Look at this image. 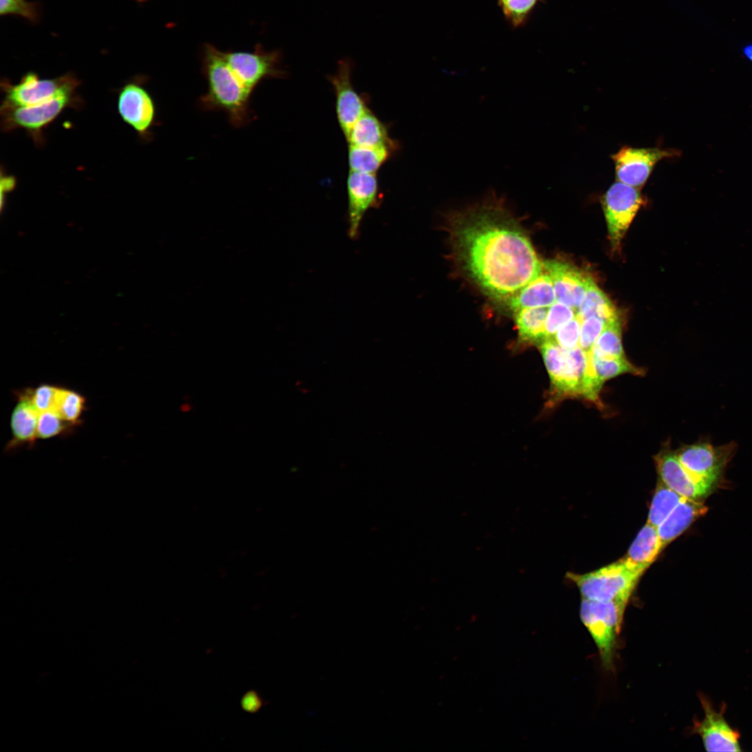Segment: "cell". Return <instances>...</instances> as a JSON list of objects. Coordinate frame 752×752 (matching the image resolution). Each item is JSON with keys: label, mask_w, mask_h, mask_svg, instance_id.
Here are the masks:
<instances>
[{"label": "cell", "mask_w": 752, "mask_h": 752, "mask_svg": "<svg viewBox=\"0 0 752 752\" xmlns=\"http://www.w3.org/2000/svg\"><path fill=\"white\" fill-rule=\"evenodd\" d=\"M448 223L456 261L486 295L509 299L542 272L528 235L494 193L452 212Z\"/></svg>", "instance_id": "6da1fadb"}, {"label": "cell", "mask_w": 752, "mask_h": 752, "mask_svg": "<svg viewBox=\"0 0 752 752\" xmlns=\"http://www.w3.org/2000/svg\"><path fill=\"white\" fill-rule=\"evenodd\" d=\"M203 72L207 91L198 100V105L206 111H222L236 128L243 127L255 119L251 108L253 95L235 75L222 52L212 47L204 59Z\"/></svg>", "instance_id": "7a4b0ae2"}, {"label": "cell", "mask_w": 752, "mask_h": 752, "mask_svg": "<svg viewBox=\"0 0 752 752\" xmlns=\"http://www.w3.org/2000/svg\"><path fill=\"white\" fill-rule=\"evenodd\" d=\"M626 605L625 602L581 600V620L590 634L606 669L613 668L617 637Z\"/></svg>", "instance_id": "3957f363"}, {"label": "cell", "mask_w": 752, "mask_h": 752, "mask_svg": "<svg viewBox=\"0 0 752 752\" xmlns=\"http://www.w3.org/2000/svg\"><path fill=\"white\" fill-rule=\"evenodd\" d=\"M83 100L78 94L58 97L47 102L28 107H13L1 104V128L4 132L24 130L37 145L44 143L42 130L66 109L79 108Z\"/></svg>", "instance_id": "277c9868"}, {"label": "cell", "mask_w": 752, "mask_h": 752, "mask_svg": "<svg viewBox=\"0 0 752 752\" xmlns=\"http://www.w3.org/2000/svg\"><path fill=\"white\" fill-rule=\"evenodd\" d=\"M567 577L577 586L583 598L627 603L641 575L620 560L589 573H568Z\"/></svg>", "instance_id": "5b68a950"}, {"label": "cell", "mask_w": 752, "mask_h": 752, "mask_svg": "<svg viewBox=\"0 0 752 752\" xmlns=\"http://www.w3.org/2000/svg\"><path fill=\"white\" fill-rule=\"evenodd\" d=\"M79 85V80L70 74L40 79L36 73L29 72L17 84L6 80L1 82L4 95L2 104L13 107L36 105L58 97L76 95Z\"/></svg>", "instance_id": "8992f818"}, {"label": "cell", "mask_w": 752, "mask_h": 752, "mask_svg": "<svg viewBox=\"0 0 752 752\" xmlns=\"http://www.w3.org/2000/svg\"><path fill=\"white\" fill-rule=\"evenodd\" d=\"M681 152L660 147L622 146L611 155L616 180L637 189L643 187L660 161L679 157Z\"/></svg>", "instance_id": "52a82bcc"}, {"label": "cell", "mask_w": 752, "mask_h": 752, "mask_svg": "<svg viewBox=\"0 0 752 752\" xmlns=\"http://www.w3.org/2000/svg\"><path fill=\"white\" fill-rule=\"evenodd\" d=\"M645 202L639 189L617 180L604 193L602 198V205L613 246L619 245Z\"/></svg>", "instance_id": "ba28073f"}, {"label": "cell", "mask_w": 752, "mask_h": 752, "mask_svg": "<svg viewBox=\"0 0 752 752\" xmlns=\"http://www.w3.org/2000/svg\"><path fill=\"white\" fill-rule=\"evenodd\" d=\"M118 111L122 120L137 133L141 139L149 141L156 125L157 107L149 91L141 81L125 84L118 92Z\"/></svg>", "instance_id": "9c48e42d"}, {"label": "cell", "mask_w": 752, "mask_h": 752, "mask_svg": "<svg viewBox=\"0 0 752 752\" xmlns=\"http://www.w3.org/2000/svg\"><path fill=\"white\" fill-rule=\"evenodd\" d=\"M735 445L714 446L707 442L687 446L676 454L682 466L696 478L715 487L734 452Z\"/></svg>", "instance_id": "30bf717a"}, {"label": "cell", "mask_w": 752, "mask_h": 752, "mask_svg": "<svg viewBox=\"0 0 752 752\" xmlns=\"http://www.w3.org/2000/svg\"><path fill=\"white\" fill-rule=\"evenodd\" d=\"M704 710V718L695 720L692 731L698 735L707 751H740L739 733L726 721L724 714L726 705L720 710L712 706L711 701L703 694L699 695Z\"/></svg>", "instance_id": "8fae6325"}, {"label": "cell", "mask_w": 752, "mask_h": 752, "mask_svg": "<svg viewBox=\"0 0 752 752\" xmlns=\"http://www.w3.org/2000/svg\"><path fill=\"white\" fill-rule=\"evenodd\" d=\"M222 55L240 81L252 93L263 80L281 77L285 74L279 68L277 52H229Z\"/></svg>", "instance_id": "7c38bea8"}, {"label": "cell", "mask_w": 752, "mask_h": 752, "mask_svg": "<svg viewBox=\"0 0 752 752\" xmlns=\"http://www.w3.org/2000/svg\"><path fill=\"white\" fill-rule=\"evenodd\" d=\"M542 265L553 281L556 301L577 312L593 279L568 263L551 260L543 262Z\"/></svg>", "instance_id": "4fadbf2b"}, {"label": "cell", "mask_w": 752, "mask_h": 752, "mask_svg": "<svg viewBox=\"0 0 752 752\" xmlns=\"http://www.w3.org/2000/svg\"><path fill=\"white\" fill-rule=\"evenodd\" d=\"M350 60L340 61L336 74L329 77L336 93V109L340 126L346 136L368 109L351 82Z\"/></svg>", "instance_id": "5bb4252c"}, {"label": "cell", "mask_w": 752, "mask_h": 752, "mask_svg": "<svg viewBox=\"0 0 752 752\" xmlns=\"http://www.w3.org/2000/svg\"><path fill=\"white\" fill-rule=\"evenodd\" d=\"M347 189L348 235L351 240H357L365 213L377 202L378 184L375 174L350 171Z\"/></svg>", "instance_id": "9a60e30c"}, {"label": "cell", "mask_w": 752, "mask_h": 752, "mask_svg": "<svg viewBox=\"0 0 752 752\" xmlns=\"http://www.w3.org/2000/svg\"><path fill=\"white\" fill-rule=\"evenodd\" d=\"M655 461L661 482L686 499L702 501L714 489L694 477L674 453L662 452Z\"/></svg>", "instance_id": "2e32d148"}, {"label": "cell", "mask_w": 752, "mask_h": 752, "mask_svg": "<svg viewBox=\"0 0 752 752\" xmlns=\"http://www.w3.org/2000/svg\"><path fill=\"white\" fill-rule=\"evenodd\" d=\"M33 389L26 388L16 391V403L10 415L12 437L6 446L10 451L22 446H33L37 439V428L40 411L32 399Z\"/></svg>", "instance_id": "e0dca14e"}, {"label": "cell", "mask_w": 752, "mask_h": 752, "mask_svg": "<svg viewBox=\"0 0 752 752\" xmlns=\"http://www.w3.org/2000/svg\"><path fill=\"white\" fill-rule=\"evenodd\" d=\"M663 549L657 528L647 522L621 561L629 570L641 576Z\"/></svg>", "instance_id": "ac0fdd59"}, {"label": "cell", "mask_w": 752, "mask_h": 752, "mask_svg": "<svg viewBox=\"0 0 752 752\" xmlns=\"http://www.w3.org/2000/svg\"><path fill=\"white\" fill-rule=\"evenodd\" d=\"M707 510L702 501L684 498L657 528L663 547L681 535Z\"/></svg>", "instance_id": "d6986e66"}, {"label": "cell", "mask_w": 752, "mask_h": 752, "mask_svg": "<svg viewBox=\"0 0 752 752\" xmlns=\"http://www.w3.org/2000/svg\"><path fill=\"white\" fill-rule=\"evenodd\" d=\"M555 299L551 278L542 270L508 300L510 308L515 312L524 308L549 307L555 303Z\"/></svg>", "instance_id": "ffe728a7"}, {"label": "cell", "mask_w": 752, "mask_h": 752, "mask_svg": "<svg viewBox=\"0 0 752 752\" xmlns=\"http://www.w3.org/2000/svg\"><path fill=\"white\" fill-rule=\"evenodd\" d=\"M345 136L350 146L388 148L393 146L383 123L368 109Z\"/></svg>", "instance_id": "44dd1931"}, {"label": "cell", "mask_w": 752, "mask_h": 752, "mask_svg": "<svg viewBox=\"0 0 752 752\" xmlns=\"http://www.w3.org/2000/svg\"><path fill=\"white\" fill-rule=\"evenodd\" d=\"M587 365V352L579 345L565 351V367L556 392L559 396H581Z\"/></svg>", "instance_id": "7402d4cb"}, {"label": "cell", "mask_w": 752, "mask_h": 752, "mask_svg": "<svg viewBox=\"0 0 752 752\" xmlns=\"http://www.w3.org/2000/svg\"><path fill=\"white\" fill-rule=\"evenodd\" d=\"M549 308H524L515 311L519 339L523 343L542 342L547 338L546 320Z\"/></svg>", "instance_id": "603a6c76"}, {"label": "cell", "mask_w": 752, "mask_h": 752, "mask_svg": "<svg viewBox=\"0 0 752 752\" xmlns=\"http://www.w3.org/2000/svg\"><path fill=\"white\" fill-rule=\"evenodd\" d=\"M577 316L583 320L590 317L602 319L606 324L618 318V312L606 295L591 280Z\"/></svg>", "instance_id": "cb8c5ba5"}, {"label": "cell", "mask_w": 752, "mask_h": 752, "mask_svg": "<svg viewBox=\"0 0 752 752\" xmlns=\"http://www.w3.org/2000/svg\"><path fill=\"white\" fill-rule=\"evenodd\" d=\"M389 148L350 146L348 160L352 171L375 174L387 159Z\"/></svg>", "instance_id": "d4e9b609"}, {"label": "cell", "mask_w": 752, "mask_h": 752, "mask_svg": "<svg viewBox=\"0 0 752 752\" xmlns=\"http://www.w3.org/2000/svg\"><path fill=\"white\" fill-rule=\"evenodd\" d=\"M86 398L79 393L58 386L52 410L67 422L77 426L86 407Z\"/></svg>", "instance_id": "484cf974"}, {"label": "cell", "mask_w": 752, "mask_h": 752, "mask_svg": "<svg viewBox=\"0 0 752 752\" xmlns=\"http://www.w3.org/2000/svg\"><path fill=\"white\" fill-rule=\"evenodd\" d=\"M684 498L659 482L651 502L648 523L657 528Z\"/></svg>", "instance_id": "4316f807"}, {"label": "cell", "mask_w": 752, "mask_h": 752, "mask_svg": "<svg viewBox=\"0 0 752 752\" xmlns=\"http://www.w3.org/2000/svg\"><path fill=\"white\" fill-rule=\"evenodd\" d=\"M591 354L600 358L624 357L621 326L618 318L609 322L595 342Z\"/></svg>", "instance_id": "83f0119b"}, {"label": "cell", "mask_w": 752, "mask_h": 752, "mask_svg": "<svg viewBox=\"0 0 752 752\" xmlns=\"http://www.w3.org/2000/svg\"><path fill=\"white\" fill-rule=\"evenodd\" d=\"M565 351L554 338H546L540 343V352L555 391L558 387L564 373Z\"/></svg>", "instance_id": "f1b7e54d"}, {"label": "cell", "mask_w": 752, "mask_h": 752, "mask_svg": "<svg viewBox=\"0 0 752 752\" xmlns=\"http://www.w3.org/2000/svg\"><path fill=\"white\" fill-rule=\"evenodd\" d=\"M591 353V352H590ZM595 373L600 382L603 383L609 379L624 373L641 375V369L629 363L625 357L619 358H600L592 354Z\"/></svg>", "instance_id": "f546056e"}, {"label": "cell", "mask_w": 752, "mask_h": 752, "mask_svg": "<svg viewBox=\"0 0 752 752\" xmlns=\"http://www.w3.org/2000/svg\"><path fill=\"white\" fill-rule=\"evenodd\" d=\"M75 426L62 418L52 409L40 413L37 439H47L56 436L67 434Z\"/></svg>", "instance_id": "4dcf8cb0"}, {"label": "cell", "mask_w": 752, "mask_h": 752, "mask_svg": "<svg viewBox=\"0 0 752 752\" xmlns=\"http://www.w3.org/2000/svg\"><path fill=\"white\" fill-rule=\"evenodd\" d=\"M540 0H499L502 11L514 26L523 24Z\"/></svg>", "instance_id": "1f68e13d"}, {"label": "cell", "mask_w": 752, "mask_h": 752, "mask_svg": "<svg viewBox=\"0 0 752 752\" xmlns=\"http://www.w3.org/2000/svg\"><path fill=\"white\" fill-rule=\"evenodd\" d=\"M576 315V311L571 307L558 301L553 304L546 320L547 338H554L557 331Z\"/></svg>", "instance_id": "d6a6232c"}, {"label": "cell", "mask_w": 752, "mask_h": 752, "mask_svg": "<svg viewBox=\"0 0 752 752\" xmlns=\"http://www.w3.org/2000/svg\"><path fill=\"white\" fill-rule=\"evenodd\" d=\"M606 323L597 317H590L581 322L579 346L590 352L595 342L604 329Z\"/></svg>", "instance_id": "836d02e7"}, {"label": "cell", "mask_w": 752, "mask_h": 752, "mask_svg": "<svg viewBox=\"0 0 752 752\" xmlns=\"http://www.w3.org/2000/svg\"><path fill=\"white\" fill-rule=\"evenodd\" d=\"M581 324V320L576 315L557 331L554 339L565 350H570L578 346Z\"/></svg>", "instance_id": "e575fe53"}, {"label": "cell", "mask_w": 752, "mask_h": 752, "mask_svg": "<svg viewBox=\"0 0 752 752\" xmlns=\"http://www.w3.org/2000/svg\"><path fill=\"white\" fill-rule=\"evenodd\" d=\"M58 386L42 384L33 389L32 399L40 412L52 409Z\"/></svg>", "instance_id": "d590c367"}, {"label": "cell", "mask_w": 752, "mask_h": 752, "mask_svg": "<svg viewBox=\"0 0 752 752\" xmlns=\"http://www.w3.org/2000/svg\"><path fill=\"white\" fill-rule=\"evenodd\" d=\"M0 12L1 14L16 13L26 17L33 16V10L23 0H1Z\"/></svg>", "instance_id": "8d00e7d4"}, {"label": "cell", "mask_w": 752, "mask_h": 752, "mask_svg": "<svg viewBox=\"0 0 752 752\" xmlns=\"http://www.w3.org/2000/svg\"><path fill=\"white\" fill-rule=\"evenodd\" d=\"M17 180L15 177L12 175H8L1 171V205L3 202V197L6 193H8L13 190L16 186Z\"/></svg>", "instance_id": "74e56055"}, {"label": "cell", "mask_w": 752, "mask_h": 752, "mask_svg": "<svg viewBox=\"0 0 752 752\" xmlns=\"http://www.w3.org/2000/svg\"><path fill=\"white\" fill-rule=\"evenodd\" d=\"M742 54L747 61L752 63V42L748 43L743 47Z\"/></svg>", "instance_id": "f35d334b"}]
</instances>
